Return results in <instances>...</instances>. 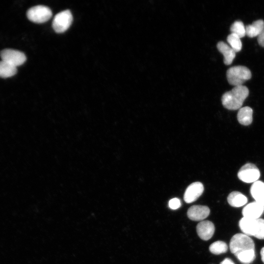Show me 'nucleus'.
Returning a JSON list of instances; mask_svg holds the SVG:
<instances>
[{
  "label": "nucleus",
  "instance_id": "3",
  "mask_svg": "<svg viewBox=\"0 0 264 264\" xmlns=\"http://www.w3.org/2000/svg\"><path fill=\"white\" fill-rule=\"evenodd\" d=\"M229 248L231 252L236 256L243 251L255 250V243L249 236L243 233H237L231 238Z\"/></svg>",
  "mask_w": 264,
  "mask_h": 264
},
{
  "label": "nucleus",
  "instance_id": "18",
  "mask_svg": "<svg viewBox=\"0 0 264 264\" xmlns=\"http://www.w3.org/2000/svg\"><path fill=\"white\" fill-rule=\"evenodd\" d=\"M17 73V67L2 60L0 61V77L8 78Z\"/></svg>",
  "mask_w": 264,
  "mask_h": 264
},
{
  "label": "nucleus",
  "instance_id": "22",
  "mask_svg": "<svg viewBox=\"0 0 264 264\" xmlns=\"http://www.w3.org/2000/svg\"><path fill=\"white\" fill-rule=\"evenodd\" d=\"M231 33L235 34L240 38H243L246 35L245 27L243 22L240 21H237L234 22L230 28Z\"/></svg>",
  "mask_w": 264,
  "mask_h": 264
},
{
  "label": "nucleus",
  "instance_id": "20",
  "mask_svg": "<svg viewBox=\"0 0 264 264\" xmlns=\"http://www.w3.org/2000/svg\"><path fill=\"white\" fill-rule=\"evenodd\" d=\"M209 249L212 254L219 255L227 252L228 245L224 242L218 241L212 243L209 246Z\"/></svg>",
  "mask_w": 264,
  "mask_h": 264
},
{
  "label": "nucleus",
  "instance_id": "17",
  "mask_svg": "<svg viewBox=\"0 0 264 264\" xmlns=\"http://www.w3.org/2000/svg\"><path fill=\"white\" fill-rule=\"evenodd\" d=\"M253 110L249 107H244L240 109L238 114L237 119L239 122L242 125H250L253 120Z\"/></svg>",
  "mask_w": 264,
  "mask_h": 264
},
{
  "label": "nucleus",
  "instance_id": "25",
  "mask_svg": "<svg viewBox=\"0 0 264 264\" xmlns=\"http://www.w3.org/2000/svg\"><path fill=\"white\" fill-rule=\"evenodd\" d=\"M220 264H235V263L230 258H225L221 261Z\"/></svg>",
  "mask_w": 264,
  "mask_h": 264
},
{
  "label": "nucleus",
  "instance_id": "4",
  "mask_svg": "<svg viewBox=\"0 0 264 264\" xmlns=\"http://www.w3.org/2000/svg\"><path fill=\"white\" fill-rule=\"evenodd\" d=\"M251 76L250 69L243 66L231 67L226 72L228 83L235 87L242 85L244 82L251 78Z\"/></svg>",
  "mask_w": 264,
  "mask_h": 264
},
{
  "label": "nucleus",
  "instance_id": "26",
  "mask_svg": "<svg viewBox=\"0 0 264 264\" xmlns=\"http://www.w3.org/2000/svg\"><path fill=\"white\" fill-rule=\"evenodd\" d=\"M260 254L262 261L264 263V246L261 249Z\"/></svg>",
  "mask_w": 264,
  "mask_h": 264
},
{
  "label": "nucleus",
  "instance_id": "15",
  "mask_svg": "<svg viewBox=\"0 0 264 264\" xmlns=\"http://www.w3.org/2000/svg\"><path fill=\"white\" fill-rule=\"evenodd\" d=\"M227 201L229 205L232 207H240L247 203V198L242 193L238 191H233L228 196Z\"/></svg>",
  "mask_w": 264,
  "mask_h": 264
},
{
  "label": "nucleus",
  "instance_id": "14",
  "mask_svg": "<svg viewBox=\"0 0 264 264\" xmlns=\"http://www.w3.org/2000/svg\"><path fill=\"white\" fill-rule=\"evenodd\" d=\"M250 193L255 201L264 205V183L257 180L250 188Z\"/></svg>",
  "mask_w": 264,
  "mask_h": 264
},
{
  "label": "nucleus",
  "instance_id": "6",
  "mask_svg": "<svg viewBox=\"0 0 264 264\" xmlns=\"http://www.w3.org/2000/svg\"><path fill=\"white\" fill-rule=\"evenodd\" d=\"M72 15L68 10H64L58 13L54 17L52 26L57 33L66 31L70 26L72 22Z\"/></svg>",
  "mask_w": 264,
  "mask_h": 264
},
{
  "label": "nucleus",
  "instance_id": "23",
  "mask_svg": "<svg viewBox=\"0 0 264 264\" xmlns=\"http://www.w3.org/2000/svg\"><path fill=\"white\" fill-rule=\"evenodd\" d=\"M181 205V201L178 198H173L169 201V207L173 210H176L179 208Z\"/></svg>",
  "mask_w": 264,
  "mask_h": 264
},
{
  "label": "nucleus",
  "instance_id": "1",
  "mask_svg": "<svg viewBox=\"0 0 264 264\" xmlns=\"http://www.w3.org/2000/svg\"><path fill=\"white\" fill-rule=\"evenodd\" d=\"M249 95L248 88L245 86L234 87L230 91L225 92L221 97L222 104L229 110L241 109L244 101Z\"/></svg>",
  "mask_w": 264,
  "mask_h": 264
},
{
  "label": "nucleus",
  "instance_id": "9",
  "mask_svg": "<svg viewBox=\"0 0 264 264\" xmlns=\"http://www.w3.org/2000/svg\"><path fill=\"white\" fill-rule=\"evenodd\" d=\"M204 191L203 184L200 182L192 183L188 186L184 194V200L187 203L196 201Z\"/></svg>",
  "mask_w": 264,
  "mask_h": 264
},
{
  "label": "nucleus",
  "instance_id": "24",
  "mask_svg": "<svg viewBox=\"0 0 264 264\" xmlns=\"http://www.w3.org/2000/svg\"><path fill=\"white\" fill-rule=\"evenodd\" d=\"M257 41L259 44L264 47V29L261 33V34L258 36Z\"/></svg>",
  "mask_w": 264,
  "mask_h": 264
},
{
  "label": "nucleus",
  "instance_id": "12",
  "mask_svg": "<svg viewBox=\"0 0 264 264\" xmlns=\"http://www.w3.org/2000/svg\"><path fill=\"white\" fill-rule=\"evenodd\" d=\"M196 229L198 237L203 240L207 241L213 236L215 228L212 221L203 220L197 224Z\"/></svg>",
  "mask_w": 264,
  "mask_h": 264
},
{
  "label": "nucleus",
  "instance_id": "2",
  "mask_svg": "<svg viewBox=\"0 0 264 264\" xmlns=\"http://www.w3.org/2000/svg\"><path fill=\"white\" fill-rule=\"evenodd\" d=\"M239 225L242 233L248 236H253L258 239H264V220L242 217Z\"/></svg>",
  "mask_w": 264,
  "mask_h": 264
},
{
  "label": "nucleus",
  "instance_id": "5",
  "mask_svg": "<svg viewBox=\"0 0 264 264\" xmlns=\"http://www.w3.org/2000/svg\"><path fill=\"white\" fill-rule=\"evenodd\" d=\"M28 19L36 23H43L52 17V11L49 8L44 5H37L28 9L26 13Z\"/></svg>",
  "mask_w": 264,
  "mask_h": 264
},
{
  "label": "nucleus",
  "instance_id": "8",
  "mask_svg": "<svg viewBox=\"0 0 264 264\" xmlns=\"http://www.w3.org/2000/svg\"><path fill=\"white\" fill-rule=\"evenodd\" d=\"M2 61L16 67L22 65L26 61L25 54L18 50L12 49H5L0 53Z\"/></svg>",
  "mask_w": 264,
  "mask_h": 264
},
{
  "label": "nucleus",
  "instance_id": "13",
  "mask_svg": "<svg viewBox=\"0 0 264 264\" xmlns=\"http://www.w3.org/2000/svg\"><path fill=\"white\" fill-rule=\"evenodd\" d=\"M217 47L219 51L223 55L224 64L230 65L236 56V52L229 45L222 41L218 42Z\"/></svg>",
  "mask_w": 264,
  "mask_h": 264
},
{
  "label": "nucleus",
  "instance_id": "10",
  "mask_svg": "<svg viewBox=\"0 0 264 264\" xmlns=\"http://www.w3.org/2000/svg\"><path fill=\"white\" fill-rule=\"evenodd\" d=\"M210 209L207 206L195 205L191 206L187 211V216L194 221H201L206 219L210 214Z\"/></svg>",
  "mask_w": 264,
  "mask_h": 264
},
{
  "label": "nucleus",
  "instance_id": "21",
  "mask_svg": "<svg viewBox=\"0 0 264 264\" xmlns=\"http://www.w3.org/2000/svg\"><path fill=\"white\" fill-rule=\"evenodd\" d=\"M227 41L236 53L241 50L242 43L241 38L237 35L231 33L227 36Z\"/></svg>",
  "mask_w": 264,
  "mask_h": 264
},
{
  "label": "nucleus",
  "instance_id": "7",
  "mask_svg": "<svg viewBox=\"0 0 264 264\" xmlns=\"http://www.w3.org/2000/svg\"><path fill=\"white\" fill-rule=\"evenodd\" d=\"M260 176L259 169L255 165L250 163L242 166L238 173V178L246 183H254L257 181Z\"/></svg>",
  "mask_w": 264,
  "mask_h": 264
},
{
  "label": "nucleus",
  "instance_id": "16",
  "mask_svg": "<svg viewBox=\"0 0 264 264\" xmlns=\"http://www.w3.org/2000/svg\"><path fill=\"white\" fill-rule=\"evenodd\" d=\"M264 29V21L258 20L245 26L246 35L250 38L258 36Z\"/></svg>",
  "mask_w": 264,
  "mask_h": 264
},
{
  "label": "nucleus",
  "instance_id": "19",
  "mask_svg": "<svg viewBox=\"0 0 264 264\" xmlns=\"http://www.w3.org/2000/svg\"><path fill=\"white\" fill-rule=\"evenodd\" d=\"M238 260L243 264H250L256 258L255 250H250L241 252L235 256Z\"/></svg>",
  "mask_w": 264,
  "mask_h": 264
},
{
  "label": "nucleus",
  "instance_id": "11",
  "mask_svg": "<svg viewBox=\"0 0 264 264\" xmlns=\"http://www.w3.org/2000/svg\"><path fill=\"white\" fill-rule=\"evenodd\" d=\"M264 212V205L256 201L247 204L242 210L243 217L258 219Z\"/></svg>",
  "mask_w": 264,
  "mask_h": 264
}]
</instances>
